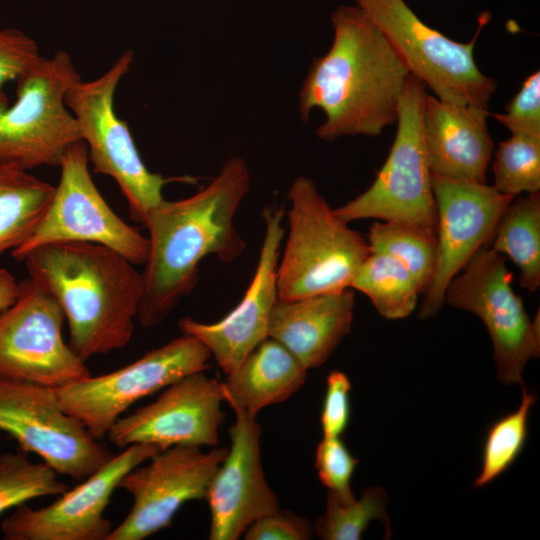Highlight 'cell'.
<instances>
[{"mask_svg": "<svg viewBox=\"0 0 540 540\" xmlns=\"http://www.w3.org/2000/svg\"><path fill=\"white\" fill-rule=\"evenodd\" d=\"M493 187L515 198L540 192V136L512 134L502 141L492 165Z\"/></svg>", "mask_w": 540, "mask_h": 540, "instance_id": "cell-30", "label": "cell"}, {"mask_svg": "<svg viewBox=\"0 0 540 540\" xmlns=\"http://www.w3.org/2000/svg\"><path fill=\"white\" fill-rule=\"evenodd\" d=\"M426 86L409 74L401 96L396 135L371 186L334 209L347 223L360 219L399 221L437 235V209L421 119Z\"/></svg>", "mask_w": 540, "mask_h": 540, "instance_id": "cell-8", "label": "cell"}, {"mask_svg": "<svg viewBox=\"0 0 540 540\" xmlns=\"http://www.w3.org/2000/svg\"><path fill=\"white\" fill-rule=\"evenodd\" d=\"M350 287L365 294L386 319L409 316L421 293L409 270L394 257L380 252L368 254L357 269Z\"/></svg>", "mask_w": 540, "mask_h": 540, "instance_id": "cell-25", "label": "cell"}, {"mask_svg": "<svg viewBox=\"0 0 540 540\" xmlns=\"http://www.w3.org/2000/svg\"><path fill=\"white\" fill-rule=\"evenodd\" d=\"M29 277L61 306L69 346L86 362L125 348L134 334L142 274L117 251L94 243H52L22 260Z\"/></svg>", "mask_w": 540, "mask_h": 540, "instance_id": "cell-3", "label": "cell"}, {"mask_svg": "<svg viewBox=\"0 0 540 540\" xmlns=\"http://www.w3.org/2000/svg\"><path fill=\"white\" fill-rule=\"evenodd\" d=\"M81 80L70 54L42 57L17 80L10 105L0 93V164L25 170L59 167L69 146L82 141L77 119L65 102Z\"/></svg>", "mask_w": 540, "mask_h": 540, "instance_id": "cell-6", "label": "cell"}, {"mask_svg": "<svg viewBox=\"0 0 540 540\" xmlns=\"http://www.w3.org/2000/svg\"><path fill=\"white\" fill-rule=\"evenodd\" d=\"M307 368L282 343L267 337L222 382L224 402L256 414L285 402L305 383Z\"/></svg>", "mask_w": 540, "mask_h": 540, "instance_id": "cell-22", "label": "cell"}, {"mask_svg": "<svg viewBox=\"0 0 540 540\" xmlns=\"http://www.w3.org/2000/svg\"><path fill=\"white\" fill-rule=\"evenodd\" d=\"M367 242L370 252L388 254L400 261L413 275L421 293H425L437 262V235L399 221L374 222Z\"/></svg>", "mask_w": 540, "mask_h": 540, "instance_id": "cell-26", "label": "cell"}, {"mask_svg": "<svg viewBox=\"0 0 540 540\" xmlns=\"http://www.w3.org/2000/svg\"><path fill=\"white\" fill-rule=\"evenodd\" d=\"M0 431L79 482L114 455L62 408L54 388L29 382L0 379Z\"/></svg>", "mask_w": 540, "mask_h": 540, "instance_id": "cell-12", "label": "cell"}, {"mask_svg": "<svg viewBox=\"0 0 540 540\" xmlns=\"http://www.w3.org/2000/svg\"><path fill=\"white\" fill-rule=\"evenodd\" d=\"M211 357L201 341L182 334L120 369L54 389L62 408L102 441L135 402L189 374L206 371Z\"/></svg>", "mask_w": 540, "mask_h": 540, "instance_id": "cell-9", "label": "cell"}, {"mask_svg": "<svg viewBox=\"0 0 540 540\" xmlns=\"http://www.w3.org/2000/svg\"><path fill=\"white\" fill-rule=\"evenodd\" d=\"M313 534L308 519L279 509L254 521L243 535L246 540H308Z\"/></svg>", "mask_w": 540, "mask_h": 540, "instance_id": "cell-35", "label": "cell"}, {"mask_svg": "<svg viewBox=\"0 0 540 540\" xmlns=\"http://www.w3.org/2000/svg\"><path fill=\"white\" fill-rule=\"evenodd\" d=\"M161 451L156 445L132 444L113 455L96 472L66 490L50 505L33 509L25 504L1 523L7 540H107L112 531L104 516L113 492L133 468Z\"/></svg>", "mask_w": 540, "mask_h": 540, "instance_id": "cell-15", "label": "cell"}, {"mask_svg": "<svg viewBox=\"0 0 540 540\" xmlns=\"http://www.w3.org/2000/svg\"><path fill=\"white\" fill-rule=\"evenodd\" d=\"M55 186L28 170L0 164V256L22 245L44 216Z\"/></svg>", "mask_w": 540, "mask_h": 540, "instance_id": "cell-23", "label": "cell"}, {"mask_svg": "<svg viewBox=\"0 0 540 540\" xmlns=\"http://www.w3.org/2000/svg\"><path fill=\"white\" fill-rule=\"evenodd\" d=\"M351 383L347 375L339 370L328 374L321 411L323 436H341L350 419Z\"/></svg>", "mask_w": 540, "mask_h": 540, "instance_id": "cell-34", "label": "cell"}, {"mask_svg": "<svg viewBox=\"0 0 540 540\" xmlns=\"http://www.w3.org/2000/svg\"><path fill=\"white\" fill-rule=\"evenodd\" d=\"M287 198L288 237L277 267L278 299L351 288L370 253L367 239L336 215L312 179L297 177Z\"/></svg>", "mask_w": 540, "mask_h": 540, "instance_id": "cell-4", "label": "cell"}, {"mask_svg": "<svg viewBox=\"0 0 540 540\" xmlns=\"http://www.w3.org/2000/svg\"><path fill=\"white\" fill-rule=\"evenodd\" d=\"M432 175V174H431ZM437 209V262L419 318L436 316L450 281L474 253L491 240L495 226L513 197L486 183L431 176Z\"/></svg>", "mask_w": 540, "mask_h": 540, "instance_id": "cell-16", "label": "cell"}, {"mask_svg": "<svg viewBox=\"0 0 540 540\" xmlns=\"http://www.w3.org/2000/svg\"><path fill=\"white\" fill-rule=\"evenodd\" d=\"M464 268L450 281L445 302L483 321L492 340L499 380L504 385H522L525 365L540 355L539 312L530 319L512 288L513 274L504 255L483 246Z\"/></svg>", "mask_w": 540, "mask_h": 540, "instance_id": "cell-11", "label": "cell"}, {"mask_svg": "<svg viewBox=\"0 0 540 540\" xmlns=\"http://www.w3.org/2000/svg\"><path fill=\"white\" fill-rule=\"evenodd\" d=\"M494 251L507 255L519 269V284L535 292L540 286V192L513 199L492 234Z\"/></svg>", "mask_w": 540, "mask_h": 540, "instance_id": "cell-24", "label": "cell"}, {"mask_svg": "<svg viewBox=\"0 0 540 540\" xmlns=\"http://www.w3.org/2000/svg\"><path fill=\"white\" fill-rule=\"evenodd\" d=\"M64 312L46 289L28 277L15 302L0 311V379L51 388L90 375L63 338Z\"/></svg>", "mask_w": 540, "mask_h": 540, "instance_id": "cell-13", "label": "cell"}, {"mask_svg": "<svg viewBox=\"0 0 540 540\" xmlns=\"http://www.w3.org/2000/svg\"><path fill=\"white\" fill-rule=\"evenodd\" d=\"M488 108L457 105L427 94L422 111L423 142L431 174L486 183L494 151Z\"/></svg>", "mask_w": 540, "mask_h": 540, "instance_id": "cell-20", "label": "cell"}, {"mask_svg": "<svg viewBox=\"0 0 540 540\" xmlns=\"http://www.w3.org/2000/svg\"><path fill=\"white\" fill-rule=\"evenodd\" d=\"M231 408L235 413L229 429L231 445L205 496L211 514V540H237L254 521L281 509L262 467V430L256 414Z\"/></svg>", "mask_w": 540, "mask_h": 540, "instance_id": "cell-19", "label": "cell"}, {"mask_svg": "<svg viewBox=\"0 0 540 540\" xmlns=\"http://www.w3.org/2000/svg\"><path fill=\"white\" fill-rule=\"evenodd\" d=\"M223 401L222 382L205 371L195 372L162 389L155 401L120 417L106 438L121 448L137 443L161 451L177 445L215 447L225 419Z\"/></svg>", "mask_w": 540, "mask_h": 540, "instance_id": "cell-17", "label": "cell"}, {"mask_svg": "<svg viewBox=\"0 0 540 540\" xmlns=\"http://www.w3.org/2000/svg\"><path fill=\"white\" fill-rule=\"evenodd\" d=\"M377 26L410 73L435 96L457 105L488 108L497 82L476 64L474 48L488 17L479 19L473 38L454 41L425 24L404 0H356Z\"/></svg>", "mask_w": 540, "mask_h": 540, "instance_id": "cell-7", "label": "cell"}, {"mask_svg": "<svg viewBox=\"0 0 540 540\" xmlns=\"http://www.w3.org/2000/svg\"><path fill=\"white\" fill-rule=\"evenodd\" d=\"M354 307L352 288L278 299L271 311L268 337L282 343L307 369L319 367L350 333Z\"/></svg>", "mask_w": 540, "mask_h": 540, "instance_id": "cell-21", "label": "cell"}, {"mask_svg": "<svg viewBox=\"0 0 540 540\" xmlns=\"http://www.w3.org/2000/svg\"><path fill=\"white\" fill-rule=\"evenodd\" d=\"M281 207L266 206L262 211L265 233L255 273L241 301L215 323L191 317L178 321L182 334L201 341L225 375L233 373L246 356L268 337L271 311L278 300L277 267L285 234Z\"/></svg>", "mask_w": 540, "mask_h": 540, "instance_id": "cell-18", "label": "cell"}, {"mask_svg": "<svg viewBox=\"0 0 540 540\" xmlns=\"http://www.w3.org/2000/svg\"><path fill=\"white\" fill-rule=\"evenodd\" d=\"M57 476L49 465L23 453L0 454V515L29 500L63 494L69 487Z\"/></svg>", "mask_w": 540, "mask_h": 540, "instance_id": "cell-29", "label": "cell"}, {"mask_svg": "<svg viewBox=\"0 0 540 540\" xmlns=\"http://www.w3.org/2000/svg\"><path fill=\"white\" fill-rule=\"evenodd\" d=\"M536 396L522 388L519 407L495 421L485 437L482 465L473 486L481 488L505 472L520 455L528 436L530 411Z\"/></svg>", "mask_w": 540, "mask_h": 540, "instance_id": "cell-28", "label": "cell"}, {"mask_svg": "<svg viewBox=\"0 0 540 540\" xmlns=\"http://www.w3.org/2000/svg\"><path fill=\"white\" fill-rule=\"evenodd\" d=\"M134 52H123L101 76L79 80L66 93L65 102L80 127L88 159L96 173L111 177L127 199L130 217L144 223L148 213L165 199L162 190L171 182L196 183L197 178L164 177L143 162L128 124L114 107L116 89L129 71Z\"/></svg>", "mask_w": 540, "mask_h": 540, "instance_id": "cell-5", "label": "cell"}, {"mask_svg": "<svg viewBox=\"0 0 540 540\" xmlns=\"http://www.w3.org/2000/svg\"><path fill=\"white\" fill-rule=\"evenodd\" d=\"M41 58L37 42L16 28L0 29V93Z\"/></svg>", "mask_w": 540, "mask_h": 540, "instance_id": "cell-33", "label": "cell"}, {"mask_svg": "<svg viewBox=\"0 0 540 540\" xmlns=\"http://www.w3.org/2000/svg\"><path fill=\"white\" fill-rule=\"evenodd\" d=\"M19 294V282L3 267H0V311L11 306Z\"/></svg>", "mask_w": 540, "mask_h": 540, "instance_id": "cell-36", "label": "cell"}, {"mask_svg": "<svg viewBox=\"0 0 540 540\" xmlns=\"http://www.w3.org/2000/svg\"><path fill=\"white\" fill-rule=\"evenodd\" d=\"M228 448L177 445L159 451L143 466L130 470L118 488L133 498L132 507L107 540H143L171 526L188 501L205 499L209 483Z\"/></svg>", "mask_w": 540, "mask_h": 540, "instance_id": "cell-14", "label": "cell"}, {"mask_svg": "<svg viewBox=\"0 0 540 540\" xmlns=\"http://www.w3.org/2000/svg\"><path fill=\"white\" fill-rule=\"evenodd\" d=\"M331 21L332 45L314 58L300 90V118L306 123L314 108L321 109L326 119L316 135L328 142L378 136L397 121L410 71L357 5L340 6Z\"/></svg>", "mask_w": 540, "mask_h": 540, "instance_id": "cell-2", "label": "cell"}, {"mask_svg": "<svg viewBox=\"0 0 540 540\" xmlns=\"http://www.w3.org/2000/svg\"><path fill=\"white\" fill-rule=\"evenodd\" d=\"M387 495L380 487H368L361 497H342L328 493L325 511L314 526V532L324 540H359L373 520L385 525L390 535V522L386 513Z\"/></svg>", "mask_w": 540, "mask_h": 540, "instance_id": "cell-27", "label": "cell"}, {"mask_svg": "<svg viewBox=\"0 0 540 540\" xmlns=\"http://www.w3.org/2000/svg\"><path fill=\"white\" fill-rule=\"evenodd\" d=\"M87 146L67 148L51 202L29 238L11 251L22 261L33 249L52 243L85 242L109 247L134 265L145 264L148 238L124 222L108 205L89 171Z\"/></svg>", "mask_w": 540, "mask_h": 540, "instance_id": "cell-10", "label": "cell"}, {"mask_svg": "<svg viewBox=\"0 0 540 540\" xmlns=\"http://www.w3.org/2000/svg\"><path fill=\"white\" fill-rule=\"evenodd\" d=\"M491 115L512 134L540 136V71L524 80L504 113Z\"/></svg>", "mask_w": 540, "mask_h": 540, "instance_id": "cell-32", "label": "cell"}, {"mask_svg": "<svg viewBox=\"0 0 540 540\" xmlns=\"http://www.w3.org/2000/svg\"><path fill=\"white\" fill-rule=\"evenodd\" d=\"M249 188L248 164L233 156L206 187L181 200H164L148 213L143 224L149 251L137 316L142 327L161 324L193 291L203 258L231 263L244 252L234 218Z\"/></svg>", "mask_w": 540, "mask_h": 540, "instance_id": "cell-1", "label": "cell"}, {"mask_svg": "<svg viewBox=\"0 0 540 540\" xmlns=\"http://www.w3.org/2000/svg\"><path fill=\"white\" fill-rule=\"evenodd\" d=\"M359 460L348 450L340 436L326 437L319 442L315 466L322 484L342 497L353 496L351 479Z\"/></svg>", "mask_w": 540, "mask_h": 540, "instance_id": "cell-31", "label": "cell"}]
</instances>
